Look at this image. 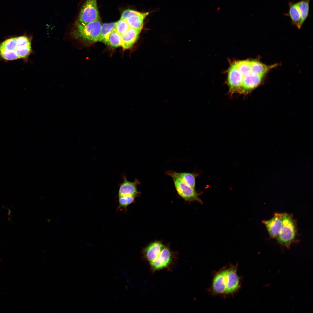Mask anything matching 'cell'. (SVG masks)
<instances>
[{
    "instance_id": "10",
    "label": "cell",
    "mask_w": 313,
    "mask_h": 313,
    "mask_svg": "<svg viewBox=\"0 0 313 313\" xmlns=\"http://www.w3.org/2000/svg\"><path fill=\"white\" fill-rule=\"evenodd\" d=\"M164 247L163 244L159 241L151 243L143 250V257L149 263H151L158 257Z\"/></svg>"
},
{
    "instance_id": "20",
    "label": "cell",
    "mask_w": 313,
    "mask_h": 313,
    "mask_svg": "<svg viewBox=\"0 0 313 313\" xmlns=\"http://www.w3.org/2000/svg\"><path fill=\"white\" fill-rule=\"evenodd\" d=\"M135 197L131 196H119V208L126 209L128 206L134 202Z\"/></svg>"
},
{
    "instance_id": "4",
    "label": "cell",
    "mask_w": 313,
    "mask_h": 313,
    "mask_svg": "<svg viewBox=\"0 0 313 313\" xmlns=\"http://www.w3.org/2000/svg\"><path fill=\"white\" fill-rule=\"evenodd\" d=\"M296 221L292 214L283 213L282 225L277 239L280 245L289 248L294 241L297 233Z\"/></svg>"
},
{
    "instance_id": "14",
    "label": "cell",
    "mask_w": 313,
    "mask_h": 313,
    "mask_svg": "<svg viewBox=\"0 0 313 313\" xmlns=\"http://www.w3.org/2000/svg\"><path fill=\"white\" fill-rule=\"evenodd\" d=\"M167 175H173L190 187L194 188L196 184V175L195 174L188 172H177L172 170L165 172Z\"/></svg>"
},
{
    "instance_id": "6",
    "label": "cell",
    "mask_w": 313,
    "mask_h": 313,
    "mask_svg": "<svg viewBox=\"0 0 313 313\" xmlns=\"http://www.w3.org/2000/svg\"><path fill=\"white\" fill-rule=\"evenodd\" d=\"M172 179L175 188L179 195L183 199L188 201H200L198 194L194 188L184 183L176 177L170 175Z\"/></svg>"
},
{
    "instance_id": "15",
    "label": "cell",
    "mask_w": 313,
    "mask_h": 313,
    "mask_svg": "<svg viewBox=\"0 0 313 313\" xmlns=\"http://www.w3.org/2000/svg\"><path fill=\"white\" fill-rule=\"evenodd\" d=\"M289 11L287 14L292 23L298 28H301L302 24L301 22V14L296 2L289 3Z\"/></svg>"
},
{
    "instance_id": "8",
    "label": "cell",
    "mask_w": 313,
    "mask_h": 313,
    "mask_svg": "<svg viewBox=\"0 0 313 313\" xmlns=\"http://www.w3.org/2000/svg\"><path fill=\"white\" fill-rule=\"evenodd\" d=\"M173 256L169 248L164 247L158 257L149 263L151 270L153 272L167 268L173 261Z\"/></svg>"
},
{
    "instance_id": "13",
    "label": "cell",
    "mask_w": 313,
    "mask_h": 313,
    "mask_svg": "<svg viewBox=\"0 0 313 313\" xmlns=\"http://www.w3.org/2000/svg\"><path fill=\"white\" fill-rule=\"evenodd\" d=\"M150 12H138L135 14L127 18L125 20L130 27L141 30L143 26L145 19Z\"/></svg>"
},
{
    "instance_id": "18",
    "label": "cell",
    "mask_w": 313,
    "mask_h": 313,
    "mask_svg": "<svg viewBox=\"0 0 313 313\" xmlns=\"http://www.w3.org/2000/svg\"><path fill=\"white\" fill-rule=\"evenodd\" d=\"M310 1V0H301L296 2L301 14L302 24L309 15Z\"/></svg>"
},
{
    "instance_id": "11",
    "label": "cell",
    "mask_w": 313,
    "mask_h": 313,
    "mask_svg": "<svg viewBox=\"0 0 313 313\" xmlns=\"http://www.w3.org/2000/svg\"><path fill=\"white\" fill-rule=\"evenodd\" d=\"M139 183V182L137 180L132 182L129 181L126 178L124 177L123 182L119 187V196H131L136 197L139 193L137 189V185Z\"/></svg>"
},
{
    "instance_id": "16",
    "label": "cell",
    "mask_w": 313,
    "mask_h": 313,
    "mask_svg": "<svg viewBox=\"0 0 313 313\" xmlns=\"http://www.w3.org/2000/svg\"><path fill=\"white\" fill-rule=\"evenodd\" d=\"M250 72L256 75H264L271 67L257 60H250Z\"/></svg>"
},
{
    "instance_id": "7",
    "label": "cell",
    "mask_w": 313,
    "mask_h": 313,
    "mask_svg": "<svg viewBox=\"0 0 313 313\" xmlns=\"http://www.w3.org/2000/svg\"><path fill=\"white\" fill-rule=\"evenodd\" d=\"M264 75L249 74L241 77L242 82L239 92L241 94L245 95L250 93L261 83Z\"/></svg>"
},
{
    "instance_id": "21",
    "label": "cell",
    "mask_w": 313,
    "mask_h": 313,
    "mask_svg": "<svg viewBox=\"0 0 313 313\" xmlns=\"http://www.w3.org/2000/svg\"><path fill=\"white\" fill-rule=\"evenodd\" d=\"M129 28L125 19H120L116 22L115 30L121 35L125 33Z\"/></svg>"
},
{
    "instance_id": "5",
    "label": "cell",
    "mask_w": 313,
    "mask_h": 313,
    "mask_svg": "<svg viewBox=\"0 0 313 313\" xmlns=\"http://www.w3.org/2000/svg\"><path fill=\"white\" fill-rule=\"evenodd\" d=\"M99 19L97 0H86L81 8L78 21L87 24Z\"/></svg>"
},
{
    "instance_id": "12",
    "label": "cell",
    "mask_w": 313,
    "mask_h": 313,
    "mask_svg": "<svg viewBox=\"0 0 313 313\" xmlns=\"http://www.w3.org/2000/svg\"><path fill=\"white\" fill-rule=\"evenodd\" d=\"M141 30L130 27L128 30L121 35V46L124 49L130 48L137 39Z\"/></svg>"
},
{
    "instance_id": "1",
    "label": "cell",
    "mask_w": 313,
    "mask_h": 313,
    "mask_svg": "<svg viewBox=\"0 0 313 313\" xmlns=\"http://www.w3.org/2000/svg\"><path fill=\"white\" fill-rule=\"evenodd\" d=\"M237 265L230 264L215 273L210 288L213 294L232 295L238 291L241 285V278L237 273Z\"/></svg>"
},
{
    "instance_id": "2",
    "label": "cell",
    "mask_w": 313,
    "mask_h": 313,
    "mask_svg": "<svg viewBox=\"0 0 313 313\" xmlns=\"http://www.w3.org/2000/svg\"><path fill=\"white\" fill-rule=\"evenodd\" d=\"M31 50L30 41L26 36L10 38L0 44V56L8 61L25 58L29 55Z\"/></svg>"
},
{
    "instance_id": "19",
    "label": "cell",
    "mask_w": 313,
    "mask_h": 313,
    "mask_svg": "<svg viewBox=\"0 0 313 313\" xmlns=\"http://www.w3.org/2000/svg\"><path fill=\"white\" fill-rule=\"evenodd\" d=\"M122 39L121 35L115 30L110 34L107 40V44L113 48L121 46Z\"/></svg>"
},
{
    "instance_id": "3",
    "label": "cell",
    "mask_w": 313,
    "mask_h": 313,
    "mask_svg": "<svg viewBox=\"0 0 313 313\" xmlns=\"http://www.w3.org/2000/svg\"><path fill=\"white\" fill-rule=\"evenodd\" d=\"M102 26L100 19L87 24L77 21L74 25L72 35L84 43L91 44L99 41Z\"/></svg>"
},
{
    "instance_id": "17",
    "label": "cell",
    "mask_w": 313,
    "mask_h": 313,
    "mask_svg": "<svg viewBox=\"0 0 313 313\" xmlns=\"http://www.w3.org/2000/svg\"><path fill=\"white\" fill-rule=\"evenodd\" d=\"M116 22L105 23L102 25L99 41L107 44L110 34L112 31L115 30Z\"/></svg>"
},
{
    "instance_id": "22",
    "label": "cell",
    "mask_w": 313,
    "mask_h": 313,
    "mask_svg": "<svg viewBox=\"0 0 313 313\" xmlns=\"http://www.w3.org/2000/svg\"><path fill=\"white\" fill-rule=\"evenodd\" d=\"M138 11L130 9L124 10L122 13L121 19H126L130 16L137 13Z\"/></svg>"
},
{
    "instance_id": "9",
    "label": "cell",
    "mask_w": 313,
    "mask_h": 313,
    "mask_svg": "<svg viewBox=\"0 0 313 313\" xmlns=\"http://www.w3.org/2000/svg\"><path fill=\"white\" fill-rule=\"evenodd\" d=\"M283 216V213H276L270 219L262 221L270 236L273 239H277L279 236L282 226Z\"/></svg>"
}]
</instances>
